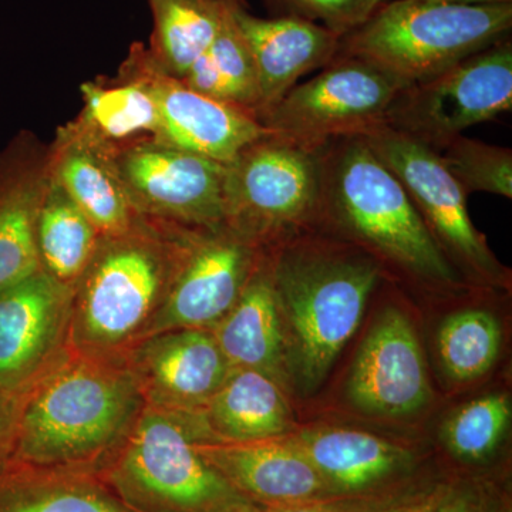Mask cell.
<instances>
[{
  "label": "cell",
  "instance_id": "6da1fadb",
  "mask_svg": "<svg viewBox=\"0 0 512 512\" xmlns=\"http://www.w3.org/2000/svg\"><path fill=\"white\" fill-rule=\"evenodd\" d=\"M146 407L123 355L69 348L23 390L10 463L100 473Z\"/></svg>",
  "mask_w": 512,
  "mask_h": 512
},
{
  "label": "cell",
  "instance_id": "7a4b0ae2",
  "mask_svg": "<svg viewBox=\"0 0 512 512\" xmlns=\"http://www.w3.org/2000/svg\"><path fill=\"white\" fill-rule=\"evenodd\" d=\"M318 151L316 225L345 232L380 259V269L384 262L426 284L460 285V274L437 247L399 178L377 158L365 137L338 138Z\"/></svg>",
  "mask_w": 512,
  "mask_h": 512
},
{
  "label": "cell",
  "instance_id": "3957f363",
  "mask_svg": "<svg viewBox=\"0 0 512 512\" xmlns=\"http://www.w3.org/2000/svg\"><path fill=\"white\" fill-rule=\"evenodd\" d=\"M269 256L282 318L295 339L296 376L312 392L356 332L383 272L363 252L313 238H293Z\"/></svg>",
  "mask_w": 512,
  "mask_h": 512
},
{
  "label": "cell",
  "instance_id": "277c9868",
  "mask_svg": "<svg viewBox=\"0 0 512 512\" xmlns=\"http://www.w3.org/2000/svg\"><path fill=\"white\" fill-rule=\"evenodd\" d=\"M194 231L161 235L140 221L120 237L101 238L74 288L70 345L123 355L146 338Z\"/></svg>",
  "mask_w": 512,
  "mask_h": 512
},
{
  "label": "cell",
  "instance_id": "5b68a950",
  "mask_svg": "<svg viewBox=\"0 0 512 512\" xmlns=\"http://www.w3.org/2000/svg\"><path fill=\"white\" fill-rule=\"evenodd\" d=\"M210 439L197 413L144 407L99 476L136 512H225L245 503L197 447Z\"/></svg>",
  "mask_w": 512,
  "mask_h": 512
},
{
  "label": "cell",
  "instance_id": "8992f818",
  "mask_svg": "<svg viewBox=\"0 0 512 512\" xmlns=\"http://www.w3.org/2000/svg\"><path fill=\"white\" fill-rule=\"evenodd\" d=\"M511 29L512 3L461 6L394 0L346 33L338 56L365 60L409 86L500 42Z\"/></svg>",
  "mask_w": 512,
  "mask_h": 512
},
{
  "label": "cell",
  "instance_id": "52a82bcc",
  "mask_svg": "<svg viewBox=\"0 0 512 512\" xmlns=\"http://www.w3.org/2000/svg\"><path fill=\"white\" fill-rule=\"evenodd\" d=\"M319 151L276 134L245 147L225 177V225L256 247L282 245L316 227Z\"/></svg>",
  "mask_w": 512,
  "mask_h": 512
},
{
  "label": "cell",
  "instance_id": "ba28073f",
  "mask_svg": "<svg viewBox=\"0 0 512 512\" xmlns=\"http://www.w3.org/2000/svg\"><path fill=\"white\" fill-rule=\"evenodd\" d=\"M511 110L508 36L430 79L404 87L390 104L383 126L437 150L467 128Z\"/></svg>",
  "mask_w": 512,
  "mask_h": 512
},
{
  "label": "cell",
  "instance_id": "9c48e42d",
  "mask_svg": "<svg viewBox=\"0 0 512 512\" xmlns=\"http://www.w3.org/2000/svg\"><path fill=\"white\" fill-rule=\"evenodd\" d=\"M406 86L365 60L336 56L313 79L292 87L259 121L272 134L318 151L329 141L363 136L383 124Z\"/></svg>",
  "mask_w": 512,
  "mask_h": 512
},
{
  "label": "cell",
  "instance_id": "30bf717a",
  "mask_svg": "<svg viewBox=\"0 0 512 512\" xmlns=\"http://www.w3.org/2000/svg\"><path fill=\"white\" fill-rule=\"evenodd\" d=\"M377 158L402 183L437 247L470 274L491 284L507 278L503 265L488 248L467 211V195L440 158L413 138L377 126L363 134Z\"/></svg>",
  "mask_w": 512,
  "mask_h": 512
},
{
  "label": "cell",
  "instance_id": "8fae6325",
  "mask_svg": "<svg viewBox=\"0 0 512 512\" xmlns=\"http://www.w3.org/2000/svg\"><path fill=\"white\" fill-rule=\"evenodd\" d=\"M110 154L141 214L188 229L225 225L227 164L157 140L138 141Z\"/></svg>",
  "mask_w": 512,
  "mask_h": 512
},
{
  "label": "cell",
  "instance_id": "7c38bea8",
  "mask_svg": "<svg viewBox=\"0 0 512 512\" xmlns=\"http://www.w3.org/2000/svg\"><path fill=\"white\" fill-rule=\"evenodd\" d=\"M259 255L261 248L228 225L195 229L146 338L167 330L214 329L234 308Z\"/></svg>",
  "mask_w": 512,
  "mask_h": 512
},
{
  "label": "cell",
  "instance_id": "4fadbf2b",
  "mask_svg": "<svg viewBox=\"0 0 512 512\" xmlns=\"http://www.w3.org/2000/svg\"><path fill=\"white\" fill-rule=\"evenodd\" d=\"M128 69L146 80L156 99L160 131L154 140L229 164L258 138L271 133L254 114L222 103L168 76L143 46H136Z\"/></svg>",
  "mask_w": 512,
  "mask_h": 512
},
{
  "label": "cell",
  "instance_id": "5bb4252c",
  "mask_svg": "<svg viewBox=\"0 0 512 512\" xmlns=\"http://www.w3.org/2000/svg\"><path fill=\"white\" fill-rule=\"evenodd\" d=\"M73 295L43 269L0 293V389L25 390L66 352Z\"/></svg>",
  "mask_w": 512,
  "mask_h": 512
},
{
  "label": "cell",
  "instance_id": "9a60e30c",
  "mask_svg": "<svg viewBox=\"0 0 512 512\" xmlns=\"http://www.w3.org/2000/svg\"><path fill=\"white\" fill-rule=\"evenodd\" d=\"M123 356L147 406L173 412H200L231 372L215 336L205 329L157 333Z\"/></svg>",
  "mask_w": 512,
  "mask_h": 512
},
{
  "label": "cell",
  "instance_id": "2e32d148",
  "mask_svg": "<svg viewBox=\"0 0 512 512\" xmlns=\"http://www.w3.org/2000/svg\"><path fill=\"white\" fill-rule=\"evenodd\" d=\"M360 412L400 417L423 409L431 389L419 339L409 316L390 306L363 340L348 383Z\"/></svg>",
  "mask_w": 512,
  "mask_h": 512
},
{
  "label": "cell",
  "instance_id": "e0dca14e",
  "mask_svg": "<svg viewBox=\"0 0 512 512\" xmlns=\"http://www.w3.org/2000/svg\"><path fill=\"white\" fill-rule=\"evenodd\" d=\"M232 15L254 59L261 99L258 120L303 76L323 69L338 56L342 36L318 23L258 18L238 5L232 6Z\"/></svg>",
  "mask_w": 512,
  "mask_h": 512
},
{
  "label": "cell",
  "instance_id": "ac0fdd59",
  "mask_svg": "<svg viewBox=\"0 0 512 512\" xmlns=\"http://www.w3.org/2000/svg\"><path fill=\"white\" fill-rule=\"evenodd\" d=\"M198 450L239 493L271 505L299 504L315 497L325 481L293 439L231 443L200 439Z\"/></svg>",
  "mask_w": 512,
  "mask_h": 512
},
{
  "label": "cell",
  "instance_id": "d6986e66",
  "mask_svg": "<svg viewBox=\"0 0 512 512\" xmlns=\"http://www.w3.org/2000/svg\"><path fill=\"white\" fill-rule=\"evenodd\" d=\"M282 319L271 256L261 252L237 303L212 335L231 369L256 370L282 384L288 366Z\"/></svg>",
  "mask_w": 512,
  "mask_h": 512
},
{
  "label": "cell",
  "instance_id": "ffe728a7",
  "mask_svg": "<svg viewBox=\"0 0 512 512\" xmlns=\"http://www.w3.org/2000/svg\"><path fill=\"white\" fill-rule=\"evenodd\" d=\"M52 178L89 218L101 238L120 237L141 221L110 150L80 128L63 138Z\"/></svg>",
  "mask_w": 512,
  "mask_h": 512
},
{
  "label": "cell",
  "instance_id": "44dd1931",
  "mask_svg": "<svg viewBox=\"0 0 512 512\" xmlns=\"http://www.w3.org/2000/svg\"><path fill=\"white\" fill-rule=\"evenodd\" d=\"M197 414L210 440L231 443L278 439L292 427L291 407L281 384L251 369H231Z\"/></svg>",
  "mask_w": 512,
  "mask_h": 512
},
{
  "label": "cell",
  "instance_id": "7402d4cb",
  "mask_svg": "<svg viewBox=\"0 0 512 512\" xmlns=\"http://www.w3.org/2000/svg\"><path fill=\"white\" fill-rule=\"evenodd\" d=\"M0 512H136L99 473L9 463L0 473Z\"/></svg>",
  "mask_w": 512,
  "mask_h": 512
},
{
  "label": "cell",
  "instance_id": "603a6c76",
  "mask_svg": "<svg viewBox=\"0 0 512 512\" xmlns=\"http://www.w3.org/2000/svg\"><path fill=\"white\" fill-rule=\"evenodd\" d=\"M323 481L357 491L399 470L409 453L365 431L323 427L293 437Z\"/></svg>",
  "mask_w": 512,
  "mask_h": 512
},
{
  "label": "cell",
  "instance_id": "cb8c5ba5",
  "mask_svg": "<svg viewBox=\"0 0 512 512\" xmlns=\"http://www.w3.org/2000/svg\"><path fill=\"white\" fill-rule=\"evenodd\" d=\"M101 237L63 188L47 180L36 217V242L43 271L67 288H76Z\"/></svg>",
  "mask_w": 512,
  "mask_h": 512
},
{
  "label": "cell",
  "instance_id": "d4e9b609",
  "mask_svg": "<svg viewBox=\"0 0 512 512\" xmlns=\"http://www.w3.org/2000/svg\"><path fill=\"white\" fill-rule=\"evenodd\" d=\"M153 13L151 49L154 63L183 79L210 47L231 3L227 0H148Z\"/></svg>",
  "mask_w": 512,
  "mask_h": 512
},
{
  "label": "cell",
  "instance_id": "484cf974",
  "mask_svg": "<svg viewBox=\"0 0 512 512\" xmlns=\"http://www.w3.org/2000/svg\"><path fill=\"white\" fill-rule=\"evenodd\" d=\"M228 6L217 36L181 82L195 92L254 114L258 119L259 86L254 59Z\"/></svg>",
  "mask_w": 512,
  "mask_h": 512
},
{
  "label": "cell",
  "instance_id": "4316f807",
  "mask_svg": "<svg viewBox=\"0 0 512 512\" xmlns=\"http://www.w3.org/2000/svg\"><path fill=\"white\" fill-rule=\"evenodd\" d=\"M126 83L100 86L84 83L83 124L80 130L104 146L160 131V114L154 94L138 74Z\"/></svg>",
  "mask_w": 512,
  "mask_h": 512
},
{
  "label": "cell",
  "instance_id": "83f0119b",
  "mask_svg": "<svg viewBox=\"0 0 512 512\" xmlns=\"http://www.w3.org/2000/svg\"><path fill=\"white\" fill-rule=\"evenodd\" d=\"M500 346V323L484 309L453 313L440 328L441 362L456 382H471L484 376L497 360Z\"/></svg>",
  "mask_w": 512,
  "mask_h": 512
},
{
  "label": "cell",
  "instance_id": "f1b7e54d",
  "mask_svg": "<svg viewBox=\"0 0 512 512\" xmlns=\"http://www.w3.org/2000/svg\"><path fill=\"white\" fill-rule=\"evenodd\" d=\"M45 184L25 188L0 202V293L42 269L36 217Z\"/></svg>",
  "mask_w": 512,
  "mask_h": 512
},
{
  "label": "cell",
  "instance_id": "f546056e",
  "mask_svg": "<svg viewBox=\"0 0 512 512\" xmlns=\"http://www.w3.org/2000/svg\"><path fill=\"white\" fill-rule=\"evenodd\" d=\"M464 194L512 198V150L457 136L433 150Z\"/></svg>",
  "mask_w": 512,
  "mask_h": 512
},
{
  "label": "cell",
  "instance_id": "4dcf8cb0",
  "mask_svg": "<svg viewBox=\"0 0 512 512\" xmlns=\"http://www.w3.org/2000/svg\"><path fill=\"white\" fill-rule=\"evenodd\" d=\"M511 423V403L505 394H488L467 403L446 424L444 440L454 456L481 461L500 446Z\"/></svg>",
  "mask_w": 512,
  "mask_h": 512
},
{
  "label": "cell",
  "instance_id": "1f68e13d",
  "mask_svg": "<svg viewBox=\"0 0 512 512\" xmlns=\"http://www.w3.org/2000/svg\"><path fill=\"white\" fill-rule=\"evenodd\" d=\"M274 18L309 20L345 36L366 20L363 0H264Z\"/></svg>",
  "mask_w": 512,
  "mask_h": 512
},
{
  "label": "cell",
  "instance_id": "d6a6232c",
  "mask_svg": "<svg viewBox=\"0 0 512 512\" xmlns=\"http://www.w3.org/2000/svg\"><path fill=\"white\" fill-rule=\"evenodd\" d=\"M23 390L0 389V473L8 467Z\"/></svg>",
  "mask_w": 512,
  "mask_h": 512
},
{
  "label": "cell",
  "instance_id": "836d02e7",
  "mask_svg": "<svg viewBox=\"0 0 512 512\" xmlns=\"http://www.w3.org/2000/svg\"><path fill=\"white\" fill-rule=\"evenodd\" d=\"M436 512H481L473 495L466 491H451L436 507Z\"/></svg>",
  "mask_w": 512,
  "mask_h": 512
},
{
  "label": "cell",
  "instance_id": "e575fe53",
  "mask_svg": "<svg viewBox=\"0 0 512 512\" xmlns=\"http://www.w3.org/2000/svg\"><path fill=\"white\" fill-rule=\"evenodd\" d=\"M264 512H336L326 510V508L311 507V505L301 504H282V505H268Z\"/></svg>",
  "mask_w": 512,
  "mask_h": 512
},
{
  "label": "cell",
  "instance_id": "d590c367",
  "mask_svg": "<svg viewBox=\"0 0 512 512\" xmlns=\"http://www.w3.org/2000/svg\"><path fill=\"white\" fill-rule=\"evenodd\" d=\"M421 2L447 3V5L461 6H490L507 5V3H512V0H421Z\"/></svg>",
  "mask_w": 512,
  "mask_h": 512
},
{
  "label": "cell",
  "instance_id": "8d00e7d4",
  "mask_svg": "<svg viewBox=\"0 0 512 512\" xmlns=\"http://www.w3.org/2000/svg\"><path fill=\"white\" fill-rule=\"evenodd\" d=\"M389 512H436V507L430 503L406 505Z\"/></svg>",
  "mask_w": 512,
  "mask_h": 512
},
{
  "label": "cell",
  "instance_id": "74e56055",
  "mask_svg": "<svg viewBox=\"0 0 512 512\" xmlns=\"http://www.w3.org/2000/svg\"><path fill=\"white\" fill-rule=\"evenodd\" d=\"M225 512H264V511L259 510V508H256L251 503H248V501H245V503L234 505V507L229 508V510H227Z\"/></svg>",
  "mask_w": 512,
  "mask_h": 512
},
{
  "label": "cell",
  "instance_id": "f35d334b",
  "mask_svg": "<svg viewBox=\"0 0 512 512\" xmlns=\"http://www.w3.org/2000/svg\"><path fill=\"white\" fill-rule=\"evenodd\" d=\"M384 3V0H363V8H365V15L366 19L369 18L370 15H372L373 12L379 6H382Z\"/></svg>",
  "mask_w": 512,
  "mask_h": 512
},
{
  "label": "cell",
  "instance_id": "ab89813d",
  "mask_svg": "<svg viewBox=\"0 0 512 512\" xmlns=\"http://www.w3.org/2000/svg\"><path fill=\"white\" fill-rule=\"evenodd\" d=\"M227 2L232 3V5L242 6V8H248L247 0H227Z\"/></svg>",
  "mask_w": 512,
  "mask_h": 512
}]
</instances>
